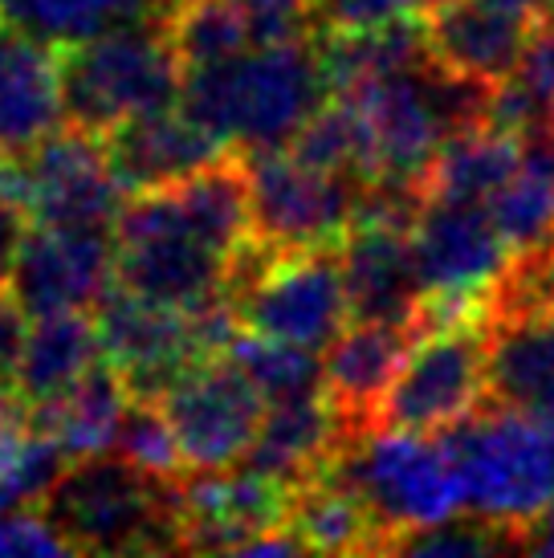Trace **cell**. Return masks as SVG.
Segmentation results:
<instances>
[{
  "mask_svg": "<svg viewBox=\"0 0 554 558\" xmlns=\"http://www.w3.org/2000/svg\"><path fill=\"white\" fill-rule=\"evenodd\" d=\"M330 98L314 37L253 46L229 62L184 70L180 110L241 156L290 147L298 126Z\"/></svg>",
  "mask_w": 554,
  "mask_h": 558,
  "instance_id": "6da1fadb",
  "label": "cell"
},
{
  "mask_svg": "<svg viewBox=\"0 0 554 558\" xmlns=\"http://www.w3.org/2000/svg\"><path fill=\"white\" fill-rule=\"evenodd\" d=\"M37 510L70 555H168L184 550L176 481L152 477L115 452L74 457Z\"/></svg>",
  "mask_w": 554,
  "mask_h": 558,
  "instance_id": "7a4b0ae2",
  "label": "cell"
},
{
  "mask_svg": "<svg viewBox=\"0 0 554 558\" xmlns=\"http://www.w3.org/2000/svg\"><path fill=\"white\" fill-rule=\"evenodd\" d=\"M461 485V510L493 526L518 530L554 501V424L485 400L441 433ZM518 550V546H514Z\"/></svg>",
  "mask_w": 554,
  "mask_h": 558,
  "instance_id": "3957f363",
  "label": "cell"
},
{
  "mask_svg": "<svg viewBox=\"0 0 554 558\" xmlns=\"http://www.w3.org/2000/svg\"><path fill=\"white\" fill-rule=\"evenodd\" d=\"M62 53V119L65 123L107 135L115 123L131 114L180 107L184 65L168 41V29L131 25L103 33Z\"/></svg>",
  "mask_w": 554,
  "mask_h": 558,
  "instance_id": "277c9868",
  "label": "cell"
},
{
  "mask_svg": "<svg viewBox=\"0 0 554 558\" xmlns=\"http://www.w3.org/2000/svg\"><path fill=\"white\" fill-rule=\"evenodd\" d=\"M412 257L420 278V330L490 323L493 298L514 265L485 204L436 196H429L412 225Z\"/></svg>",
  "mask_w": 554,
  "mask_h": 558,
  "instance_id": "5b68a950",
  "label": "cell"
},
{
  "mask_svg": "<svg viewBox=\"0 0 554 558\" xmlns=\"http://www.w3.org/2000/svg\"><path fill=\"white\" fill-rule=\"evenodd\" d=\"M326 473L363 497L384 534V555L400 534L436 526L461 510V485L441 436L363 428Z\"/></svg>",
  "mask_w": 554,
  "mask_h": 558,
  "instance_id": "8992f818",
  "label": "cell"
},
{
  "mask_svg": "<svg viewBox=\"0 0 554 558\" xmlns=\"http://www.w3.org/2000/svg\"><path fill=\"white\" fill-rule=\"evenodd\" d=\"M490 400V323H448L420 330L371 428L441 436Z\"/></svg>",
  "mask_w": 554,
  "mask_h": 558,
  "instance_id": "52a82bcc",
  "label": "cell"
},
{
  "mask_svg": "<svg viewBox=\"0 0 554 558\" xmlns=\"http://www.w3.org/2000/svg\"><path fill=\"white\" fill-rule=\"evenodd\" d=\"M253 236L277 253L339 248L354 229L363 180L342 171H318L281 151L245 156Z\"/></svg>",
  "mask_w": 554,
  "mask_h": 558,
  "instance_id": "ba28073f",
  "label": "cell"
},
{
  "mask_svg": "<svg viewBox=\"0 0 554 558\" xmlns=\"http://www.w3.org/2000/svg\"><path fill=\"white\" fill-rule=\"evenodd\" d=\"M245 330L326 351L351 323L342 290L339 248H293L269 253L262 274L237 294Z\"/></svg>",
  "mask_w": 554,
  "mask_h": 558,
  "instance_id": "9c48e42d",
  "label": "cell"
},
{
  "mask_svg": "<svg viewBox=\"0 0 554 558\" xmlns=\"http://www.w3.org/2000/svg\"><path fill=\"white\" fill-rule=\"evenodd\" d=\"M159 403L188 469H237L265 416V396L229 355L196 359Z\"/></svg>",
  "mask_w": 554,
  "mask_h": 558,
  "instance_id": "30bf717a",
  "label": "cell"
},
{
  "mask_svg": "<svg viewBox=\"0 0 554 558\" xmlns=\"http://www.w3.org/2000/svg\"><path fill=\"white\" fill-rule=\"evenodd\" d=\"M25 171V208L33 225H58V229H110L127 192L103 151V135L62 123L46 140L21 156Z\"/></svg>",
  "mask_w": 554,
  "mask_h": 558,
  "instance_id": "8fae6325",
  "label": "cell"
},
{
  "mask_svg": "<svg viewBox=\"0 0 554 558\" xmlns=\"http://www.w3.org/2000/svg\"><path fill=\"white\" fill-rule=\"evenodd\" d=\"M13 298L29 318L58 311H98V302L115 290V233L94 229H58L33 225L16 253Z\"/></svg>",
  "mask_w": 554,
  "mask_h": 558,
  "instance_id": "7c38bea8",
  "label": "cell"
},
{
  "mask_svg": "<svg viewBox=\"0 0 554 558\" xmlns=\"http://www.w3.org/2000/svg\"><path fill=\"white\" fill-rule=\"evenodd\" d=\"M293 485L241 465L188 469L176 477V506L184 522V550H216L241 555L249 538L286 526Z\"/></svg>",
  "mask_w": 554,
  "mask_h": 558,
  "instance_id": "4fadbf2b",
  "label": "cell"
},
{
  "mask_svg": "<svg viewBox=\"0 0 554 558\" xmlns=\"http://www.w3.org/2000/svg\"><path fill=\"white\" fill-rule=\"evenodd\" d=\"M335 94L351 98L371 126V140H375V175L371 180H380V175L424 180L429 159L448 140L445 110L432 90V58L416 70H400V74L359 78Z\"/></svg>",
  "mask_w": 554,
  "mask_h": 558,
  "instance_id": "5bb4252c",
  "label": "cell"
},
{
  "mask_svg": "<svg viewBox=\"0 0 554 558\" xmlns=\"http://www.w3.org/2000/svg\"><path fill=\"white\" fill-rule=\"evenodd\" d=\"M94 326H98L103 359L119 367L127 391L138 400H164V391L196 363L188 347L184 311L147 302L119 286L98 302Z\"/></svg>",
  "mask_w": 554,
  "mask_h": 558,
  "instance_id": "9a60e30c",
  "label": "cell"
},
{
  "mask_svg": "<svg viewBox=\"0 0 554 558\" xmlns=\"http://www.w3.org/2000/svg\"><path fill=\"white\" fill-rule=\"evenodd\" d=\"M539 16L490 0H445L424 13V46L436 65L481 82H506L522 65Z\"/></svg>",
  "mask_w": 554,
  "mask_h": 558,
  "instance_id": "2e32d148",
  "label": "cell"
},
{
  "mask_svg": "<svg viewBox=\"0 0 554 558\" xmlns=\"http://www.w3.org/2000/svg\"><path fill=\"white\" fill-rule=\"evenodd\" d=\"M103 151L123 192H147L184 180L204 163L229 156L232 147L220 143L213 131H204L196 119H188L180 107L131 114L103 135Z\"/></svg>",
  "mask_w": 554,
  "mask_h": 558,
  "instance_id": "e0dca14e",
  "label": "cell"
},
{
  "mask_svg": "<svg viewBox=\"0 0 554 558\" xmlns=\"http://www.w3.org/2000/svg\"><path fill=\"white\" fill-rule=\"evenodd\" d=\"M351 436H359L351 420L339 412V403L326 391L314 396H298V400L265 403L262 428L253 436L241 465L269 473V477L286 481V485H302L314 481L318 473L330 469Z\"/></svg>",
  "mask_w": 554,
  "mask_h": 558,
  "instance_id": "ac0fdd59",
  "label": "cell"
},
{
  "mask_svg": "<svg viewBox=\"0 0 554 558\" xmlns=\"http://www.w3.org/2000/svg\"><path fill=\"white\" fill-rule=\"evenodd\" d=\"M62 119V53L16 25H0V156H29Z\"/></svg>",
  "mask_w": 554,
  "mask_h": 558,
  "instance_id": "d6986e66",
  "label": "cell"
},
{
  "mask_svg": "<svg viewBox=\"0 0 554 558\" xmlns=\"http://www.w3.org/2000/svg\"><path fill=\"white\" fill-rule=\"evenodd\" d=\"M347 311L359 323L420 326V278L412 233L387 225H354L339 245Z\"/></svg>",
  "mask_w": 554,
  "mask_h": 558,
  "instance_id": "ffe728a7",
  "label": "cell"
},
{
  "mask_svg": "<svg viewBox=\"0 0 554 558\" xmlns=\"http://www.w3.org/2000/svg\"><path fill=\"white\" fill-rule=\"evenodd\" d=\"M420 326L408 323H359L342 326L323 359V391L339 403V412L363 433L371 428L375 403L412 351Z\"/></svg>",
  "mask_w": 554,
  "mask_h": 558,
  "instance_id": "44dd1931",
  "label": "cell"
},
{
  "mask_svg": "<svg viewBox=\"0 0 554 558\" xmlns=\"http://www.w3.org/2000/svg\"><path fill=\"white\" fill-rule=\"evenodd\" d=\"M229 257L192 236H143V241H115V286L147 302H164L188 311L204 298L225 290Z\"/></svg>",
  "mask_w": 554,
  "mask_h": 558,
  "instance_id": "7402d4cb",
  "label": "cell"
},
{
  "mask_svg": "<svg viewBox=\"0 0 554 558\" xmlns=\"http://www.w3.org/2000/svg\"><path fill=\"white\" fill-rule=\"evenodd\" d=\"M490 400L554 424V314L502 311L490 318Z\"/></svg>",
  "mask_w": 554,
  "mask_h": 558,
  "instance_id": "603a6c76",
  "label": "cell"
},
{
  "mask_svg": "<svg viewBox=\"0 0 554 558\" xmlns=\"http://www.w3.org/2000/svg\"><path fill=\"white\" fill-rule=\"evenodd\" d=\"M526 140L497 123H473L448 135L424 168V192L436 201L490 204L493 192L522 168Z\"/></svg>",
  "mask_w": 554,
  "mask_h": 558,
  "instance_id": "cb8c5ba5",
  "label": "cell"
},
{
  "mask_svg": "<svg viewBox=\"0 0 554 558\" xmlns=\"http://www.w3.org/2000/svg\"><path fill=\"white\" fill-rule=\"evenodd\" d=\"M103 359L98 326L91 311H58L37 314L21 347L16 363V391L29 403L58 400L77 375Z\"/></svg>",
  "mask_w": 554,
  "mask_h": 558,
  "instance_id": "d4e9b609",
  "label": "cell"
},
{
  "mask_svg": "<svg viewBox=\"0 0 554 558\" xmlns=\"http://www.w3.org/2000/svg\"><path fill=\"white\" fill-rule=\"evenodd\" d=\"M286 530L298 534L306 555H384V534L363 497L330 473L293 485Z\"/></svg>",
  "mask_w": 554,
  "mask_h": 558,
  "instance_id": "484cf974",
  "label": "cell"
},
{
  "mask_svg": "<svg viewBox=\"0 0 554 558\" xmlns=\"http://www.w3.org/2000/svg\"><path fill=\"white\" fill-rule=\"evenodd\" d=\"M127 400H131V391H127L119 367L110 359H98L58 400L33 403V428L58 436L70 457L107 452Z\"/></svg>",
  "mask_w": 554,
  "mask_h": 558,
  "instance_id": "4316f807",
  "label": "cell"
},
{
  "mask_svg": "<svg viewBox=\"0 0 554 558\" xmlns=\"http://www.w3.org/2000/svg\"><path fill=\"white\" fill-rule=\"evenodd\" d=\"M171 4L176 0H0V16L4 25L65 49L131 25H164Z\"/></svg>",
  "mask_w": 554,
  "mask_h": 558,
  "instance_id": "83f0119b",
  "label": "cell"
},
{
  "mask_svg": "<svg viewBox=\"0 0 554 558\" xmlns=\"http://www.w3.org/2000/svg\"><path fill=\"white\" fill-rule=\"evenodd\" d=\"M493 225L509 245L514 262L546 257L554 248V156L542 143H526L522 168L493 192Z\"/></svg>",
  "mask_w": 554,
  "mask_h": 558,
  "instance_id": "f1b7e54d",
  "label": "cell"
},
{
  "mask_svg": "<svg viewBox=\"0 0 554 558\" xmlns=\"http://www.w3.org/2000/svg\"><path fill=\"white\" fill-rule=\"evenodd\" d=\"M286 151L293 159H302L306 168L342 171V175H354L363 184L375 175V140H371V126L363 119V110L354 107L351 98H342V94H330L323 107L298 126V135L290 140Z\"/></svg>",
  "mask_w": 554,
  "mask_h": 558,
  "instance_id": "f546056e",
  "label": "cell"
},
{
  "mask_svg": "<svg viewBox=\"0 0 554 558\" xmlns=\"http://www.w3.org/2000/svg\"><path fill=\"white\" fill-rule=\"evenodd\" d=\"M164 29L184 70L229 62L249 49V29L237 0H176Z\"/></svg>",
  "mask_w": 554,
  "mask_h": 558,
  "instance_id": "4dcf8cb0",
  "label": "cell"
},
{
  "mask_svg": "<svg viewBox=\"0 0 554 558\" xmlns=\"http://www.w3.org/2000/svg\"><path fill=\"white\" fill-rule=\"evenodd\" d=\"M229 359L249 375V384L262 391L265 403L298 400V396L323 391V359H318V351L298 347V342L241 330L237 342L229 347Z\"/></svg>",
  "mask_w": 554,
  "mask_h": 558,
  "instance_id": "1f68e13d",
  "label": "cell"
},
{
  "mask_svg": "<svg viewBox=\"0 0 554 558\" xmlns=\"http://www.w3.org/2000/svg\"><path fill=\"white\" fill-rule=\"evenodd\" d=\"M107 452H115V457H123L127 465H135L164 481H176L188 473L180 445H176V433H171V420L159 400H138V396H131L119 424H115Z\"/></svg>",
  "mask_w": 554,
  "mask_h": 558,
  "instance_id": "d6a6232c",
  "label": "cell"
},
{
  "mask_svg": "<svg viewBox=\"0 0 554 558\" xmlns=\"http://www.w3.org/2000/svg\"><path fill=\"white\" fill-rule=\"evenodd\" d=\"M514 550V534L493 526L478 513L469 518H445L436 526L400 534L387 555H416V558H490Z\"/></svg>",
  "mask_w": 554,
  "mask_h": 558,
  "instance_id": "836d02e7",
  "label": "cell"
},
{
  "mask_svg": "<svg viewBox=\"0 0 554 558\" xmlns=\"http://www.w3.org/2000/svg\"><path fill=\"white\" fill-rule=\"evenodd\" d=\"M70 461L74 457L65 452V445L58 436L33 428L25 436L21 452L13 457V465L4 469L0 485H4V494L13 497V506H41V497L58 485V477L70 469Z\"/></svg>",
  "mask_w": 554,
  "mask_h": 558,
  "instance_id": "e575fe53",
  "label": "cell"
},
{
  "mask_svg": "<svg viewBox=\"0 0 554 558\" xmlns=\"http://www.w3.org/2000/svg\"><path fill=\"white\" fill-rule=\"evenodd\" d=\"M245 16L249 46H290L314 37L310 0H237Z\"/></svg>",
  "mask_w": 554,
  "mask_h": 558,
  "instance_id": "d590c367",
  "label": "cell"
},
{
  "mask_svg": "<svg viewBox=\"0 0 554 558\" xmlns=\"http://www.w3.org/2000/svg\"><path fill=\"white\" fill-rule=\"evenodd\" d=\"M314 33H368L416 16V0H310Z\"/></svg>",
  "mask_w": 554,
  "mask_h": 558,
  "instance_id": "8d00e7d4",
  "label": "cell"
},
{
  "mask_svg": "<svg viewBox=\"0 0 554 558\" xmlns=\"http://www.w3.org/2000/svg\"><path fill=\"white\" fill-rule=\"evenodd\" d=\"M0 555H70V546L37 506H9L0 513Z\"/></svg>",
  "mask_w": 554,
  "mask_h": 558,
  "instance_id": "74e56055",
  "label": "cell"
},
{
  "mask_svg": "<svg viewBox=\"0 0 554 558\" xmlns=\"http://www.w3.org/2000/svg\"><path fill=\"white\" fill-rule=\"evenodd\" d=\"M514 74L542 98V107H546V114H551V131H546V135H554V29L551 25H542L539 21V33H534V41H530L522 65H518Z\"/></svg>",
  "mask_w": 554,
  "mask_h": 558,
  "instance_id": "f35d334b",
  "label": "cell"
},
{
  "mask_svg": "<svg viewBox=\"0 0 554 558\" xmlns=\"http://www.w3.org/2000/svg\"><path fill=\"white\" fill-rule=\"evenodd\" d=\"M29 335V314L13 298V290H0V388H9L16 379V363H21V347ZM16 388V384H13Z\"/></svg>",
  "mask_w": 554,
  "mask_h": 558,
  "instance_id": "ab89813d",
  "label": "cell"
},
{
  "mask_svg": "<svg viewBox=\"0 0 554 558\" xmlns=\"http://www.w3.org/2000/svg\"><path fill=\"white\" fill-rule=\"evenodd\" d=\"M29 229H33L29 208H25L21 201L0 196V290L9 286V278H13L16 253H21V245H25Z\"/></svg>",
  "mask_w": 554,
  "mask_h": 558,
  "instance_id": "60d3db41",
  "label": "cell"
},
{
  "mask_svg": "<svg viewBox=\"0 0 554 558\" xmlns=\"http://www.w3.org/2000/svg\"><path fill=\"white\" fill-rule=\"evenodd\" d=\"M514 546H518L522 555H546V558H554V501L546 506V510L534 513V518H530V522L518 530Z\"/></svg>",
  "mask_w": 554,
  "mask_h": 558,
  "instance_id": "b9f144b4",
  "label": "cell"
},
{
  "mask_svg": "<svg viewBox=\"0 0 554 558\" xmlns=\"http://www.w3.org/2000/svg\"><path fill=\"white\" fill-rule=\"evenodd\" d=\"M497 9H514V13H530L542 21V9H546V0H490Z\"/></svg>",
  "mask_w": 554,
  "mask_h": 558,
  "instance_id": "7bdbcfd3",
  "label": "cell"
},
{
  "mask_svg": "<svg viewBox=\"0 0 554 558\" xmlns=\"http://www.w3.org/2000/svg\"><path fill=\"white\" fill-rule=\"evenodd\" d=\"M542 25H551L554 29V0H546V9H542Z\"/></svg>",
  "mask_w": 554,
  "mask_h": 558,
  "instance_id": "ee69618b",
  "label": "cell"
},
{
  "mask_svg": "<svg viewBox=\"0 0 554 558\" xmlns=\"http://www.w3.org/2000/svg\"><path fill=\"white\" fill-rule=\"evenodd\" d=\"M436 4H445V0H416V9H420V13H429V9H436Z\"/></svg>",
  "mask_w": 554,
  "mask_h": 558,
  "instance_id": "f6af8a7d",
  "label": "cell"
},
{
  "mask_svg": "<svg viewBox=\"0 0 554 558\" xmlns=\"http://www.w3.org/2000/svg\"><path fill=\"white\" fill-rule=\"evenodd\" d=\"M9 506H13V497H9V494H4V485H0V513H4V510H9Z\"/></svg>",
  "mask_w": 554,
  "mask_h": 558,
  "instance_id": "bcb514c9",
  "label": "cell"
},
{
  "mask_svg": "<svg viewBox=\"0 0 554 558\" xmlns=\"http://www.w3.org/2000/svg\"><path fill=\"white\" fill-rule=\"evenodd\" d=\"M546 278L554 281V248H551V253H546Z\"/></svg>",
  "mask_w": 554,
  "mask_h": 558,
  "instance_id": "7dc6e473",
  "label": "cell"
},
{
  "mask_svg": "<svg viewBox=\"0 0 554 558\" xmlns=\"http://www.w3.org/2000/svg\"><path fill=\"white\" fill-rule=\"evenodd\" d=\"M0 25H4V16H0Z\"/></svg>",
  "mask_w": 554,
  "mask_h": 558,
  "instance_id": "c3c4849f",
  "label": "cell"
}]
</instances>
